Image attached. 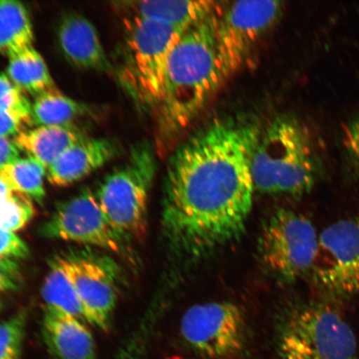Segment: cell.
<instances>
[{"instance_id": "obj_1", "label": "cell", "mask_w": 359, "mask_h": 359, "mask_svg": "<svg viewBox=\"0 0 359 359\" xmlns=\"http://www.w3.org/2000/svg\"><path fill=\"white\" fill-rule=\"evenodd\" d=\"M260 133L251 119L214 120L170 156L163 224L178 252L201 257L244 231L253 205L251 163Z\"/></svg>"}, {"instance_id": "obj_2", "label": "cell", "mask_w": 359, "mask_h": 359, "mask_svg": "<svg viewBox=\"0 0 359 359\" xmlns=\"http://www.w3.org/2000/svg\"><path fill=\"white\" fill-rule=\"evenodd\" d=\"M218 8L184 31L169 53L156 109L163 143L191 124L224 80L215 43Z\"/></svg>"}, {"instance_id": "obj_3", "label": "cell", "mask_w": 359, "mask_h": 359, "mask_svg": "<svg viewBox=\"0 0 359 359\" xmlns=\"http://www.w3.org/2000/svg\"><path fill=\"white\" fill-rule=\"evenodd\" d=\"M321 168L309 130L293 116L282 115L262 130L251 163L255 191L300 197L312 191Z\"/></svg>"}, {"instance_id": "obj_4", "label": "cell", "mask_w": 359, "mask_h": 359, "mask_svg": "<svg viewBox=\"0 0 359 359\" xmlns=\"http://www.w3.org/2000/svg\"><path fill=\"white\" fill-rule=\"evenodd\" d=\"M114 67L121 85L142 110L156 111L169 53L182 32L142 18L127 16Z\"/></svg>"}, {"instance_id": "obj_5", "label": "cell", "mask_w": 359, "mask_h": 359, "mask_svg": "<svg viewBox=\"0 0 359 359\" xmlns=\"http://www.w3.org/2000/svg\"><path fill=\"white\" fill-rule=\"evenodd\" d=\"M155 147L136 143L127 160L101 182L97 200L111 226L128 242L147 233L148 198L156 173Z\"/></svg>"}, {"instance_id": "obj_6", "label": "cell", "mask_w": 359, "mask_h": 359, "mask_svg": "<svg viewBox=\"0 0 359 359\" xmlns=\"http://www.w3.org/2000/svg\"><path fill=\"white\" fill-rule=\"evenodd\" d=\"M281 359H357L352 327L333 307L312 302L294 309L280 327Z\"/></svg>"}, {"instance_id": "obj_7", "label": "cell", "mask_w": 359, "mask_h": 359, "mask_svg": "<svg viewBox=\"0 0 359 359\" xmlns=\"http://www.w3.org/2000/svg\"><path fill=\"white\" fill-rule=\"evenodd\" d=\"M318 243L316 229L307 217L289 209H279L260 232V259L278 279L292 283L311 273Z\"/></svg>"}, {"instance_id": "obj_8", "label": "cell", "mask_w": 359, "mask_h": 359, "mask_svg": "<svg viewBox=\"0 0 359 359\" xmlns=\"http://www.w3.org/2000/svg\"><path fill=\"white\" fill-rule=\"evenodd\" d=\"M283 3L238 1L219 7L215 26V50L223 79L236 73L279 21Z\"/></svg>"}, {"instance_id": "obj_9", "label": "cell", "mask_w": 359, "mask_h": 359, "mask_svg": "<svg viewBox=\"0 0 359 359\" xmlns=\"http://www.w3.org/2000/svg\"><path fill=\"white\" fill-rule=\"evenodd\" d=\"M181 333L188 346L202 357L224 359L236 356L245 344L244 314L232 302L193 305L183 314Z\"/></svg>"}, {"instance_id": "obj_10", "label": "cell", "mask_w": 359, "mask_h": 359, "mask_svg": "<svg viewBox=\"0 0 359 359\" xmlns=\"http://www.w3.org/2000/svg\"><path fill=\"white\" fill-rule=\"evenodd\" d=\"M53 262L60 266L77 292L89 324L109 330L118 302L119 271L114 262L90 251H69Z\"/></svg>"}, {"instance_id": "obj_11", "label": "cell", "mask_w": 359, "mask_h": 359, "mask_svg": "<svg viewBox=\"0 0 359 359\" xmlns=\"http://www.w3.org/2000/svg\"><path fill=\"white\" fill-rule=\"evenodd\" d=\"M311 273L317 285L333 297L359 293V215L334 222L318 235Z\"/></svg>"}, {"instance_id": "obj_12", "label": "cell", "mask_w": 359, "mask_h": 359, "mask_svg": "<svg viewBox=\"0 0 359 359\" xmlns=\"http://www.w3.org/2000/svg\"><path fill=\"white\" fill-rule=\"evenodd\" d=\"M39 233L48 239L79 242L116 252L123 250L128 242L111 226L88 189L61 202Z\"/></svg>"}, {"instance_id": "obj_13", "label": "cell", "mask_w": 359, "mask_h": 359, "mask_svg": "<svg viewBox=\"0 0 359 359\" xmlns=\"http://www.w3.org/2000/svg\"><path fill=\"white\" fill-rule=\"evenodd\" d=\"M57 41L62 55L81 69L111 72L107 58L93 22L77 13H67L57 28Z\"/></svg>"}, {"instance_id": "obj_14", "label": "cell", "mask_w": 359, "mask_h": 359, "mask_svg": "<svg viewBox=\"0 0 359 359\" xmlns=\"http://www.w3.org/2000/svg\"><path fill=\"white\" fill-rule=\"evenodd\" d=\"M115 143L106 138H85L66 150L47 170L48 182L67 187L87 177L118 154Z\"/></svg>"}, {"instance_id": "obj_15", "label": "cell", "mask_w": 359, "mask_h": 359, "mask_svg": "<svg viewBox=\"0 0 359 359\" xmlns=\"http://www.w3.org/2000/svg\"><path fill=\"white\" fill-rule=\"evenodd\" d=\"M42 330L49 351L57 359H97L91 332L78 318L46 308Z\"/></svg>"}, {"instance_id": "obj_16", "label": "cell", "mask_w": 359, "mask_h": 359, "mask_svg": "<svg viewBox=\"0 0 359 359\" xmlns=\"http://www.w3.org/2000/svg\"><path fill=\"white\" fill-rule=\"evenodd\" d=\"M128 16L154 20L184 32L217 10L218 3L205 0H151L118 3Z\"/></svg>"}, {"instance_id": "obj_17", "label": "cell", "mask_w": 359, "mask_h": 359, "mask_svg": "<svg viewBox=\"0 0 359 359\" xmlns=\"http://www.w3.org/2000/svg\"><path fill=\"white\" fill-rule=\"evenodd\" d=\"M87 137L76 126H44L25 130L13 142L48 169L66 150Z\"/></svg>"}, {"instance_id": "obj_18", "label": "cell", "mask_w": 359, "mask_h": 359, "mask_svg": "<svg viewBox=\"0 0 359 359\" xmlns=\"http://www.w3.org/2000/svg\"><path fill=\"white\" fill-rule=\"evenodd\" d=\"M34 32L28 11L15 0H0V55L8 58L33 48Z\"/></svg>"}, {"instance_id": "obj_19", "label": "cell", "mask_w": 359, "mask_h": 359, "mask_svg": "<svg viewBox=\"0 0 359 359\" xmlns=\"http://www.w3.org/2000/svg\"><path fill=\"white\" fill-rule=\"evenodd\" d=\"M8 60L7 76L22 93L36 97L57 89L43 58L34 47Z\"/></svg>"}, {"instance_id": "obj_20", "label": "cell", "mask_w": 359, "mask_h": 359, "mask_svg": "<svg viewBox=\"0 0 359 359\" xmlns=\"http://www.w3.org/2000/svg\"><path fill=\"white\" fill-rule=\"evenodd\" d=\"M90 107L72 100L57 89L34 97L31 104L33 126H75L74 121L88 114Z\"/></svg>"}, {"instance_id": "obj_21", "label": "cell", "mask_w": 359, "mask_h": 359, "mask_svg": "<svg viewBox=\"0 0 359 359\" xmlns=\"http://www.w3.org/2000/svg\"><path fill=\"white\" fill-rule=\"evenodd\" d=\"M42 297L46 308L57 309L83 323H88V313L77 292L65 272L53 260L50 262V271L43 282Z\"/></svg>"}, {"instance_id": "obj_22", "label": "cell", "mask_w": 359, "mask_h": 359, "mask_svg": "<svg viewBox=\"0 0 359 359\" xmlns=\"http://www.w3.org/2000/svg\"><path fill=\"white\" fill-rule=\"evenodd\" d=\"M46 169L32 157L20 158L0 170V177L13 192L29 196L43 204L45 197L43 178Z\"/></svg>"}, {"instance_id": "obj_23", "label": "cell", "mask_w": 359, "mask_h": 359, "mask_svg": "<svg viewBox=\"0 0 359 359\" xmlns=\"http://www.w3.org/2000/svg\"><path fill=\"white\" fill-rule=\"evenodd\" d=\"M35 215L33 200L20 193L13 192L10 198L0 205V227L12 232L20 231Z\"/></svg>"}, {"instance_id": "obj_24", "label": "cell", "mask_w": 359, "mask_h": 359, "mask_svg": "<svg viewBox=\"0 0 359 359\" xmlns=\"http://www.w3.org/2000/svg\"><path fill=\"white\" fill-rule=\"evenodd\" d=\"M27 313L20 311L0 323V359H20Z\"/></svg>"}, {"instance_id": "obj_25", "label": "cell", "mask_w": 359, "mask_h": 359, "mask_svg": "<svg viewBox=\"0 0 359 359\" xmlns=\"http://www.w3.org/2000/svg\"><path fill=\"white\" fill-rule=\"evenodd\" d=\"M0 109L15 112L32 122L30 102L4 74H0Z\"/></svg>"}, {"instance_id": "obj_26", "label": "cell", "mask_w": 359, "mask_h": 359, "mask_svg": "<svg viewBox=\"0 0 359 359\" xmlns=\"http://www.w3.org/2000/svg\"><path fill=\"white\" fill-rule=\"evenodd\" d=\"M342 148L348 167L359 179V115L345 126Z\"/></svg>"}, {"instance_id": "obj_27", "label": "cell", "mask_w": 359, "mask_h": 359, "mask_svg": "<svg viewBox=\"0 0 359 359\" xmlns=\"http://www.w3.org/2000/svg\"><path fill=\"white\" fill-rule=\"evenodd\" d=\"M30 251L25 242L15 233L0 227V259H20L29 257Z\"/></svg>"}, {"instance_id": "obj_28", "label": "cell", "mask_w": 359, "mask_h": 359, "mask_svg": "<svg viewBox=\"0 0 359 359\" xmlns=\"http://www.w3.org/2000/svg\"><path fill=\"white\" fill-rule=\"evenodd\" d=\"M24 277L17 260L0 259V292L19 290Z\"/></svg>"}, {"instance_id": "obj_29", "label": "cell", "mask_w": 359, "mask_h": 359, "mask_svg": "<svg viewBox=\"0 0 359 359\" xmlns=\"http://www.w3.org/2000/svg\"><path fill=\"white\" fill-rule=\"evenodd\" d=\"M26 126L30 127L33 123L15 112L0 109V137H15L27 129Z\"/></svg>"}, {"instance_id": "obj_30", "label": "cell", "mask_w": 359, "mask_h": 359, "mask_svg": "<svg viewBox=\"0 0 359 359\" xmlns=\"http://www.w3.org/2000/svg\"><path fill=\"white\" fill-rule=\"evenodd\" d=\"M20 150L10 137H0V170L20 158Z\"/></svg>"}, {"instance_id": "obj_31", "label": "cell", "mask_w": 359, "mask_h": 359, "mask_svg": "<svg viewBox=\"0 0 359 359\" xmlns=\"http://www.w3.org/2000/svg\"><path fill=\"white\" fill-rule=\"evenodd\" d=\"M13 192V191L8 187L7 184L0 177V205L10 198Z\"/></svg>"}, {"instance_id": "obj_32", "label": "cell", "mask_w": 359, "mask_h": 359, "mask_svg": "<svg viewBox=\"0 0 359 359\" xmlns=\"http://www.w3.org/2000/svg\"><path fill=\"white\" fill-rule=\"evenodd\" d=\"M2 306H3V305H2V302H0V311H1Z\"/></svg>"}]
</instances>
